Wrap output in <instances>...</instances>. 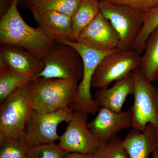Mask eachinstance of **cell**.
Listing matches in <instances>:
<instances>
[{"instance_id":"obj_1","label":"cell","mask_w":158,"mask_h":158,"mask_svg":"<svg viewBox=\"0 0 158 158\" xmlns=\"http://www.w3.org/2000/svg\"><path fill=\"white\" fill-rule=\"evenodd\" d=\"M18 0H14L0 19L1 46L14 47L26 50L43 59L56 41L39 27H31L24 20L18 10Z\"/></svg>"},{"instance_id":"obj_2","label":"cell","mask_w":158,"mask_h":158,"mask_svg":"<svg viewBox=\"0 0 158 158\" xmlns=\"http://www.w3.org/2000/svg\"><path fill=\"white\" fill-rule=\"evenodd\" d=\"M31 81L0 104V138H19L23 136L27 123L34 110Z\"/></svg>"},{"instance_id":"obj_3","label":"cell","mask_w":158,"mask_h":158,"mask_svg":"<svg viewBox=\"0 0 158 158\" xmlns=\"http://www.w3.org/2000/svg\"><path fill=\"white\" fill-rule=\"evenodd\" d=\"M78 85V82L69 79L38 77L31 81L34 111L50 113L69 107L76 94Z\"/></svg>"},{"instance_id":"obj_4","label":"cell","mask_w":158,"mask_h":158,"mask_svg":"<svg viewBox=\"0 0 158 158\" xmlns=\"http://www.w3.org/2000/svg\"><path fill=\"white\" fill-rule=\"evenodd\" d=\"M56 41L74 48L80 54L83 62V77L79 83L77 91L69 107L73 111L95 114L97 113L99 106L94 101L91 93L92 77L98 65L103 58L114 50L110 52L99 51L77 41L68 40L57 39Z\"/></svg>"},{"instance_id":"obj_5","label":"cell","mask_w":158,"mask_h":158,"mask_svg":"<svg viewBox=\"0 0 158 158\" xmlns=\"http://www.w3.org/2000/svg\"><path fill=\"white\" fill-rule=\"evenodd\" d=\"M135 84L131 127L142 131L148 123L158 129V88L139 69L132 71Z\"/></svg>"},{"instance_id":"obj_6","label":"cell","mask_w":158,"mask_h":158,"mask_svg":"<svg viewBox=\"0 0 158 158\" xmlns=\"http://www.w3.org/2000/svg\"><path fill=\"white\" fill-rule=\"evenodd\" d=\"M102 14L112 24L120 38L117 49L133 50L143 24L144 12L127 6L100 1Z\"/></svg>"},{"instance_id":"obj_7","label":"cell","mask_w":158,"mask_h":158,"mask_svg":"<svg viewBox=\"0 0 158 158\" xmlns=\"http://www.w3.org/2000/svg\"><path fill=\"white\" fill-rule=\"evenodd\" d=\"M43 60L44 69L37 78L81 81L83 62L78 52L73 47L56 41Z\"/></svg>"},{"instance_id":"obj_8","label":"cell","mask_w":158,"mask_h":158,"mask_svg":"<svg viewBox=\"0 0 158 158\" xmlns=\"http://www.w3.org/2000/svg\"><path fill=\"white\" fill-rule=\"evenodd\" d=\"M73 111L69 107L50 113L33 111L27 123L23 138L29 148L43 144L55 143L59 140L57 128L60 123H68Z\"/></svg>"},{"instance_id":"obj_9","label":"cell","mask_w":158,"mask_h":158,"mask_svg":"<svg viewBox=\"0 0 158 158\" xmlns=\"http://www.w3.org/2000/svg\"><path fill=\"white\" fill-rule=\"evenodd\" d=\"M141 56L134 50H115L104 57L94 73L91 88H108L110 83L127 76L139 68Z\"/></svg>"},{"instance_id":"obj_10","label":"cell","mask_w":158,"mask_h":158,"mask_svg":"<svg viewBox=\"0 0 158 158\" xmlns=\"http://www.w3.org/2000/svg\"><path fill=\"white\" fill-rule=\"evenodd\" d=\"M88 115L73 111L66 130L59 139L58 144L65 151L94 154L101 144L88 127Z\"/></svg>"},{"instance_id":"obj_11","label":"cell","mask_w":158,"mask_h":158,"mask_svg":"<svg viewBox=\"0 0 158 158\" xmlns=\"http://www.w3.org/2000/svg\"><path fill=\"white\" fill-rule=\"evenodd\" d=\"M132 111L115 112L106 107H99L97 116L88 123V127L102 143H108L122 130L131 127Z\"/></svg>"},{"instance_id":"obj_12","label":"cell","mask_w":158,"mask_h":158,"mask_svg":"<svg viewBox=\"0 0 158 158\" xmlns=\"http://www.w3.org/2000/svg\"><path fill=\"white\" fill-rule=\"evenodd\" d=\"M77 41L98 50L110 52L117 49L120 38L110 21L100 11L82 31Z\"/></svg>"},{"instance_id":"obj_13","label":"cell","mask_w":158,"mask_h":158,"mask_svg":"<svg viewBox=\"0 0 158 158\" xmlns=\"http://www.w3.org/2000/svg\"><path fill=\"white\" fill-rule=\"evenodd\" d=\"M0 60L30 81L37 78L44 68L42 59L24 49L14 47L1 46Z\"/></svg>"},{"instance_id":"obj_14","label":"cell","mask_w":158,"mask_h":158,"mask_svg":"<svg viewBox=\"0 0 158 158\" xmlns=\"http://www.w3.org/2000/svg\"><path fill=\"white\" fill-rule=\"evenodd\" d=\"M122 142L129 158H148L158 149V129L150 123L142 131L132 128Z\"/></svg>"},{"instance_id":"obj_15","label":"cell","mask_w":158,"mask_h":158,"mask_svg":"<svg viewBox=\"0 0 158 158\" xmlns=\"http://www.w3.org/2000/svg\"><path fill=\"white\" fill-rule=\"evenodd\" d=\"M135 90V81L131 72L123 78L116 81L111 88L99 89L93 98L99 107L120 112L127 97L134 95Z\"/></svg>"},{"instance_id":"obj_16","label":"cell","mask_w":158,"mask_h":158,"mask_svg":"<svg viewBox=\"0 0 158 158\" xmlns=\"http://www.w3.org/2000/svg\"><path fill=\"white\" fill-rule=\"evenodd\" d=\"M38 27L56 40H72L71 17L52 10L31 11Z\"/></svg>"},{"instance_id":"obj_17","label":"cell","mask_w":158,"mask_h":158,"mask_svg":"<svg viewBox=\"0 0 158 158\" xmlns=\"http://www.w3.org/2000/svg\"><path fill=\"white\" fill-rule=\"evenodd\" d=\"M100 12L99 0H81L72 16V41H77L82 31Z\"/></svg>"},{"instance_id":"obj_18","label":"cell","mask_w":158,"mask_h":158,"mask_svg":"<svg viewBox=\"0 0 158 158\" xmlns=\"http://www.w3.org/2000/svg\"><path fill=\"white\" fill-rule=\"evenodd\" d=\"M138 69L150 81H158V27L148 37Z\"/></svg>"},{"instance_id":"obj_19","label":"cell","mask_w":158,"mask_h":158,"mask_svg":"<svg viewBox=\"0 0 158 158\" xmlns=\"http://www.w3.org/2000/svg\"><path fill=\"white\" fill-rule=\"evenodd\" d=\"M30 81L0 60V104L19 88Z\"/></svg>"},{"instance_id":"obj_20","label":"cell","mask_w":158,"mask_h":158,"mask_svg":"<svg viewBox=\"0 0 158 158\" xmlns=\"http://www.w3.org/2000/svg\"><path fill=\"white\" fill-rule=\"evenodd\" d=\"M158 27V5L144 12L143 26L136 40L133 50L142 55L148 37Z\"/></svg>"},{"instance_id":"obj_21","label":"cell","mask_w":158,"mask_h":158,"mask_svg":"<svg viewBox=\"0 0 158 158\" xmlns=\"http://www.w3.org/2000/svg\"><path fill=\"white\" fill-rule=\"evenodd\" d=\"M29 148L23 137L0 138V158H27Z\"/></svg>"},{"instance_id":"obj_22","label":"cell","mask_w":158,"mask_h":158,"mask_svg":"<svg viewBox=\"0 0 158 158\" xmlns=\"http://www.w3.org/2000/svg\"><path fill=\"white\" fill-rule=\"evenodd\" d=\"M81 0H48L31 9V11L52 10L72 17Z\"/></svg>"},{"instance_id":"obj_23","label":"cell","mask_w":158,"mask_h":158,"mask_svg":"<svg viewBox=\"0 0 158 158\" xmlns=\"http://www.w3.org/2000/svg\"><path fill=\"white\" fill-rule=\"evenodd\" d=\"M94 155L96 158H129L122 140L118 136L108 143H102Z\"/></svg>"},{"instance_id":"obj_24","label":"cell","mask_w":158,"mask_h":158,"mask_svg":"<svg viewBox=\"0 0 158 158\" xmlns=\"http://www.w3.org/2000/svg\"><path fill=\"white\" fill-rule=\"evenodd\" d=\"M69 153L52 143L30 148L27 158H65Z\"/></svg>"},{"instance_id":"obj_25","label":"cell","mask_w":158,"mask_h":158,"mask_svg":"<svg viewBox=\"0 0 158 158\" xmlns=\"http://www.w3.org/2000/svg\"><path fill=\"white\" fill-rule=\"evenodd\" d=\"M116 5L127 6L144 12L158 5V0H99Z\"/></svg>"},{"instance_id":"obj_26","label":"cell","mask_w":158,"mask_h":158,"mask_svg":"<svg viewBox=\"0 0 158 158\" xmlns=\"http://www.w3.org/2000/svg\"><path fill=\"white\" fill-rule=\"evenodd\" d=\"M48 0H18L19 8L24 9H30L33 7Z\"/></svg>"},{"instance_id":"obj_27","label":"cell","mask_w":158,"mask_h":158,"mask_svg":"<svg viewBox=\"0 0 158 158\" xmlns=\"http://www.w3.org/2000/svg\"><path fill=\"white\" fill-rule=\"evenodd\" d=\"M14 0H0V16L6 12Z\"/></svg>"},{"instance_id":"obj_28","label":"cell","mask_w":158,"mask_h":158,"mask_svg":"<svg viewBox=\"0 0 158 158\" xmlns=\"http://www.w3.org/2000/svg\"><path fill=\"white\" fill-rule=\"evenodd\" d=\"M65 158H96L94 154L69 152Z\"/></svg>"},{"instance_id":"obj_29","label":"cell","mask_w":158,"mask_h":158,"mask_svg":"<svg viewBox=\"0 0 158 158\" xmlns=\"http://www.w3.org/2000/svg\"><path fill=\"white\" fill-rule=\"evenodd\" d=\"M152 158H158V149L155 151L152 154Z\"/></svg>"}]
</instances>
